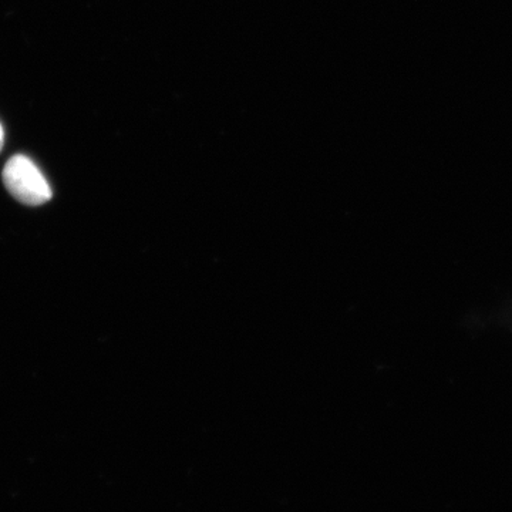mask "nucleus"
<instances>
[{"mask_svg":"<svg viewBox=\"0 0 512 512\" xmlns=\"http://www.w3.org/2000/svg\"><path fill=\"white\" fill-rule=\"evenodd\" d=\"M3 143H5V131H3L2 124H0V151H2Z\"/></svg>","mask_w":512,"mask_h":512,"instance_id":"2","label":"nucleus"},{"mask_svg":"<svg viewBox=\"0 0 512 512\" xmlns=\"http://www.w3.org/2000/svg\"><path fill=\"white\" fill-rule=\"evenodd\" d=\"M3 184L15 200L25 205H43L52 200V188L37 165L25 156H13L2 173Z\"/></svg>","mask_w":512,"mask_h":512,"instance_id":"1","label":"nucleus"}]
</instances>
